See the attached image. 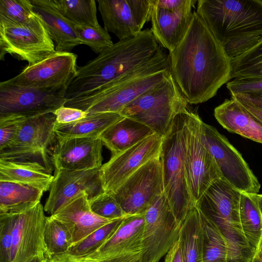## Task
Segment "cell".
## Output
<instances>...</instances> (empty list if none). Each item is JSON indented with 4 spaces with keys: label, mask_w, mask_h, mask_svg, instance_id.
Wrapping results in <instances>:
<instances>
[{
    "label": "cell",
    "mask_w": 262,
    "mask_h": 262,
    "mask_svg": "<svg viewBox=\"0 0 262 262\" xmlns=\"http://www.w3.org/2000/svg\"><path fill=\"white\" fill-rule=\"evenodd\" d=\"M53 178L38 161L0 160V181L31 186L44 192L50 189Z\"/></svg>",
    "instance_id": "484cf974"
},
{
    "label": "cell",
    "mask_w": 262,
    "mask_h": 262,
    "mask_svg": "<svg viewBox=\"0 0 262 262\" xmlns=\"http://www.w3.org/2000/svg\"><path fill=\"white\" fill-rule=\"evenodd\" d=\"M252 262H262V260L260 259L256 255H255Z\"/></svg>",
    "instance_id": "f5cc1de1"
},
{
    "label": "cell",
    "mask_w": 262,
    "mask_h": 262,
    "mask_svg": "<svg viewBox=\"0 0 262 262\" xmlns=\"http://www.w3.org/2000/svg\"><path fill=\"white\" fill-rule=\"evenodd\" d=\"M81 44L89 47L97 54L114 43L108 32L101 26L98 28L75 25Z\"/></svg>",
    "instance_id": "74e56055"
},
{
    "label": "cell",
    "mask_w": 262,
    "mask_h": 262,
    "mask_svg": "<svg viewBox=\"0 0 262 262\" xmlns=\"http://www.w3.org/2000/svg\"><path fill=\"white\" fill-rule=\"evenodd\" d=\"M56 51L54 42L38 15L35 19L28 24H18L0 16L1 60L9 54L31 66Z\"/></svg>",
    "instance_id": "ba28073f"
},
{
    "label": "cell",
    "mask_w": 262,
    "mask_h": 262,
    "mask_svg": "<svg viewBox=\"0 0 262 262\" xmlns=\"http://www.w3.org/2000/svg\"><path fill=\"white\" fill-rule=\"evenodd\" d=\"M205 144L214 158L222 178L242 192L258 193L260 185L239 151L213 126L203 121Z\"/></svg>",
    "instance_id": "7c38bea8"
},
{
    "label": "cell",
    "mask_w": 262,
    "mask_h": 262,
    "mask_svg": "<svg viewBox=\"0 0 262 262\" xmlns=\"http://www.w3.org/2000/svg\"><path fill=\"white\" fill-rule=\"evenodd\" d=\"M34 12L44 23L58 52H70L81 45L75 25L41 0H31Z\"/></svg>",
    "instance_id": "d4e9b609"
},
{
    "label": "cell",
    "mask_w": 262,
    "mask_h": 262,
    "mask_svg": "<svg viewBox=\"0 0 262 262\" xmlns=\"http://www.w3.org/2000/svg\"><path fill=\"white\" fill-rule=\"evenodd\" d=\"M44 240L47 259L54 255L66 252L73 245V236L66 226L52 215L46 216Z\"/></svg>",
    "instance_id": "d6a6232c"
},
{
    "label": "cell",
    "mask_w": 262,
    "mask_h": 262,
    "mask_svg": "<svg viewBox=\"0 0 262 262\" xmlns=\"http://www.w3.org/2000/svg\"><path fill=\"white\" fill-rule=\"evenodd\" d=\"M89 201L92 211L101 217L115 220L130 215L125 213L111 194L105 192L89 199Z\"/></svg>",
    "instance_id": "f35d334b"
},
{
    "label": "cell",
    "mask_w": 262,
    "mask_h": 262,
    "mask_svg": "<svg viewBox=\"0 0 262 262\" xmlns=\"http://www.w3.org/2000/svg\"><path fill=\"white\" fill-rule=\"evenodd\" d=\"M53 7L75 25L98 28L95 0H41Z\"/></svg>",
    "instance_id": "4dcf8cb0"
},
{
    "label": "cell",
    "mask_w": 262,
    "mask_h": 262,
    "mask_svg": "<svg viewBox=\"0 0 262 262\" xmlns=\"http://www.w3.org/2000/svg\"><path fill=\"white\" fill-rule=\"evenodd\" d=\"M103 145L98 138L56 139L51 150L53 166L56 170L100 169L102 165Z\"/></svg>",
    "instance_id": "d6986e66"
},
{
    "label": "cell",
    "mask_w": 262,
    "mask_h": 262,
    "mask_svg": "<svg viewBox=\"0 0 262 262\" xmlns=\"http://www.w3.org/2000/svg\"><path fill=\"white\" fill-rule=\"evenodd\" d=\"M195 11L231 59L262 41V0H199Z\"/></svg>",
    "instance_id": "7a4b0ae2"
},
{
    "label": "cell",
    "mask_w": 262,
    "mask_h": 262,
    "mask_svg": "<svg viewBox=\"0 0 262 262\" xmlns=\"http://www.w3.org/2000/svg\"><path fill=\"white\" fill-rule=\"evenodd\" d=\"M170 72V57L161 46L148 62L120 78L79 96L67 99L64 106L89 114L119 113L146 91L161 83Z\"/></svg>",
    "instance_id": "277c9868"
},
{
    "label": "cell",
    "mask_w": 262,
    "mask_h": 262,
    "mask_svg": "<svg viewBox=\"0 0 262 262\" xmlns=\"http://www.w3.org/2000/svg\"><path fill=\"white\" fill-rule=\"evenodd\" d=\"M193 0H153L157 6L170 11L184 8L192 3Z\"/></svg>",
    "instance_id": "f6af8a7d"
},
{
    "label": "cell",
    "mask_w": 262,
    "mask_h": 262,
    "mask_svg": "<svg viewBox=\"0 0 262 262\" xmlns=\"http://www.w3.org/2000/svg\"><path fill=\"white\" fill-rule=\"evenodd\" d=\"M239 218L243 233L256 253L262 238V215L253 193L241 191Z\"/></svg>",
    "instance_id": "1f68e13d"
},
{
    "label": "cell",
    "mask_w": 262,
    "mask_h": 262,
    "mask_svg": "<svg viewBox=\"0 0 262 262\" xmlns=\"http://www.w3.org/2000/svg\"><path fill=\"white\" fill-rule=\"evenodd\" d=\"M226 87L231 94L262 92V77L234 78Z\"/></svg>",
    "instance_id": "b9f144b4"
},
{
    "label": "cell",
    "mask_w": 262,
    "mask_h": 262,
    "mask_svg": "<svg viewBox=\"0 0 262 262\" xmlns=\"http://www.w3.org/2000/svg\"><path fill=\"white\" fill-rule=\"evenodd\" d=\"M197 2L193 0L190 5L175 11L160 8L153 3L150 30L159 44L168 50L169 53L185 36L192 21V9L195 8Z\"/></svg>",
    "instance_id": "44dd1931"
},
{
    "label": "cell",
    "mask_w": 262,
    "mask_h": 262,
    "mask_svg": "<svg viewBox=\"0 0 262 262\" xmlns=\"http://www.w3.org/2000/svg\"><path fill=\"white\" fill-rule=\"evenodd\" d=\"M124 218L114 220L101 227L81 241L73 245L66 252L75 256H84L93 252L113 235Z\"/></svg>",
    "instance_id": "d590c367"
},
{
    "label": "cell",
    "mask_w": 262,
    "mask_h": 262,
    "mask_svg": "<svg viewBox=\"0 0 262 262\" xmlns=\"http://www.w3.org/2000/svg\"><path fill=\"white\" fill-rule=\"evenodd\" d=\"M47 262H80L75 256L67 252L54 255L47 259Z\"/></svg>",
    "instance_id": "7dc6e473"
},
{
    "label": "cell",
    "mask_w": 262,
    "mask_h": 262,
    "mask_svg": "<svg viewBox=\"0 0 262 262\" xmlns=\"http://www.w3.org/2000/svg\"><path fill=\"white\" fill-rule=\"evenodd\" d=\"M44 210L39 203L25 212L13 214L11 262H27L36 256L46 257L47 249L44 240L46 216Z\"/></svg>",
    "instance_id": "e0dca14e"
},
{
    "label": "cell",
    "mask_w": 262,
    "mask_h": 262,
    "mask_svg": "<svg viewBox=\"0 0 262 262\" xmlns=\"http://www.w3.org/2000/svg\"><path fill=\"white\" fill-rule=\"evenodd\" d=\"M160 47L149 29L134 37L119 40L78 68L66 98L79 96L115 80L148 62Z\"/></svg>",
    "instance_id": "3957f363"
},
{
    "label": "cell",
    "mask_w": 262,
    "mask_h": 262,
    "mask_svg": "<svg viewBox=\"0 0 262 262\" xmlns=\"http://www.w3.org/2000/svg\"><path fill=\"white\" fill-rule=\"evenodd\" d=\"M255 255L262 260V238L256 250Z\"/></svg>",
    "instance_id": "816d5d0a"
},
{
    "label": "cell",
    "mask_w": 262,
    "mask_h": 262,
    "mask_svg": "<svg viewBox=\"0 0 262 262\" xmlns=\"http://www.w3.org/2000/svg\"><path fill=\"white\" fill-rule=\"evenodd\" d=\"M14 214H0V262H11Z\"/></svg>",
    "instance_id": "60d3db41"
},
{
    "label": "cell",
    "mask_w": 262,
    "mask_h": 262,
    "mask_svg": "<svg viewBox=\"0 0 262 262\" xmlns=\"http://www.w3.org/2000/svg\"><path fill=\"white\" fill-rule=\"evenodd\" d=\"M241 193L221 178L208 187L195 206L208 219L225 220L242 231L239 218Z\"/></svg>",
    "instance_id": "7402d4cb"
},
{
    "label": "cell",
    "mask_w": 262,
    "mask_h": 262,
    "mask_svg": "<svg viewBox=\"0 0 262 262\" xmlns=\"http://www.w3.org/2000/svg\"><path fill=\"white\" fill-rule=\"evenodd\" d=\"M144 213L124 217L113 235L80 262H142Z\"/></svg>",
    "instance_id": "5bb4252c"
},
{
    "label": "cell",
    "mask_w": 262,
    "mask_h": 262,
    "mask_svg": "<svg viewBox=\"0 0 262 262\" xmlns=\"http://www.w3.org/2000/svg\"><path fill=\"white\" fill-rule=\"evenodd\" d=\"M163 137L154 134L114 156L99 169L103 189L114 192L130 176L149 161L160 155Z\"/></svg>",
    "instance_id": "9a60e30c"
},
{
    "label": "cell",
    "mask_w": 262,
    "mask_h": 262,
    "mask_svg": "<svg viewBox=\"0 0 262 262\" xmlns=\"http://www.w3.org/2000/svg\"><path fill=\"white\" fill-rule=\"evenodd\" d=\"M104 28L123 40L134 37L150 20L152 0H97Z\"/></svg>",
    "instance_id": "2e32d148"
},
{
    "label": "cell",
    "mask_w": 262,
    "mask_h": 262,
    "mask_svg": "<svg viewBox=\"0 0 262 262\" xmlns=\"http://www.w3.org/2000/svg\"><path fill=\"white\" fill-rule=\"evenodd\" d=\"M178 239L183 262H203L204 225L197 206L190 210L183 221Z\"/></svg>",
    "instance_id": "83f0119b"
},
{
    "label": "cell",
    "mask_w": 262,
    "mask_h": 262,
    "mask_svg": "<svg viewBox=\"0 0 262 262\" xmlns=\"http://www.w3.org/2000/svg\"><path fill=\"white\" fill-rule=\"evenodd\" d=\"M51 215L62 222L70 231L74 245L114 220L101 217L94 213L85 191L77 195Z\"/></svg>",
    "instance_id": "603a6c76"
},
{
    "label": "cell",
    "mask_w": 262,
    "mask_h": 262,
    "mask_svg": "<svg viewBox=\"0 0 262 262\" xmlns=\"http://www.w3.org/2000/svg\"><path fill=\"white\" fill-rule=\"evenodd\" d=\"M239 102L249 104L262 112V92L231 94Z\"/></svg>",
    "instance_id": "ee69618b"
},
{
    "label": "cell",
    "mask_w": 262,
    "mask_h": 262,
    "mask_svg": "<svg viewBox=\"0 0 262 262\" xmlns=\"http://www.w3.org/2000/svg\"><path fill=\"white\" fill-rule=\"evenodd\" d=\"M214 116L228 132L262 143V122L231 97L216 106Z\"/></svg>",
    "instance_id": "cb8c5ba5"
},
{
    "label": "cell",
    "mask_w": 262,
    "mask_h": 262,
    "mask_svg": "<svg viewBox=\"0 0 262 262\" xmlns=\"http://www.w3.org/2000/svg\"><path fill=\"white\" fill-rule=\"evenodd\" d=\"M77 55L70 52L56 51L39 62L28 66L16 76L3 83L56 93L66 97L75 77Z\"/></svg>",
    "instance_id": "9c48e42d"
},
{
    "label": "cell",
    "mask_w": 262,
    "mask_h": 262,
    "mask_svg": "<svg viewBox=\"0 0 262 262\" xmlns=\"http://www.w3.org/2000/svg\"><path fill=\"white\" fill-rule=\"evenodd\" d=\"M30 116L18 114L0 115V151L11 144Z\"/></svg>",
    "instance_id": "ab89813d"
},
{
    "label": "cell",
    "mask_w": 262,
    "mask_h": 262,
    "mask_svg": "<svg viewBox=\"0 0 262 262\" xmlns=\"http://www.w3.org/2000/svg\"><path fill=\"white\" fill-rule=\"evenodd\" d=\"M47 258L46 256H36L31 258L27 262H47Z\"/></svg>",
    "instance_id": "f907efd6"
},
{
    "label": "cell",
    "mask_w": 262,
    "mask_h": 262,
    "mask_svg": "<svg viewBox=\"0 0 262 262\" xmlns=\"http://www.w3.org/2000/svg\"><path fill=\"white\" fill-rule=\"evenodd\" d=\"M124 118L119 113L89 114L77 121L61 124L55 122L54 130L57 139L98 137L108 127Z\"/></svg>",
    "instance_id": "f1b7e54d"
},
{
    "label": "cell",
    "mask_w": 262,
    "mask_h": 262,
    "mask_svg": "<svg viewBox=\"0 0 262 262\" xmlns=\"http://www.w3.org/2000/svg\"><path fill=\"white\" fill-rule=\"evenodd\" d=\"M201 213L204 225L203 262H227L224 238L215 224Z\"/></svg>",
    "instance_id": "836d02e7"
},
{
    "label": "cell",
    "mask_w": 262,
    "mask_h": 262,
    "mask_svg": "<svg viewBox=\"0 0 262 262\" xmlns=\"http://www.w3.org/2000/svg\"><path fill=\"white\" fill-rule=\"evenodd\" d=\"M178 223L164 192L144 212L142 262H159L178 241Z\"/></svg>",
    "instance_id": "8fae6325"
},
{
    "label": "cell",
    "mask_w": 262,
    "mask_h": 262,
    "mask_svg": "<svg viewBox=\"0 0 262 262\" xmlns=\"http://www.w3.org/2000/svg\"><path fill=\"white\" fill-rule=\"evenodd\" d=\"M0 16L18 24H28L37 15L31 0H0Z\"/></svg>",
    "instance_id": "8d00e7d4"
},
{
    "label": "cell",
    "mask_w": 262,
    "mask_h": 262,
    "mask_svg": "<svg viewBox=\"0 0 262 262\" xmlns=\"http://www.w3.org/2000/svg\"><path fill=\"white\" fill-rule=\"evenodd\" d=\"M188 104L169 72L161 83L136 98L120 114L146 125L164 137L176 116L188 110Z\"/></svg>",
    "instance_id": "5b68a950"
},
{
    "label": "cell",
    "mask_w": 262,
    "mask_h": 262,
    "mask_svg": "<svg viewBox=\"0 0 262 262\" xmlns=\"http://www.w3.org/2000/svg\"><path fill=\"white\" fill-rule=\"evenodd\" d=\"M49 190L44 210L51 215L83 191L87 193L89 199L104 192L99 169L77 171L55 169Z\"/></svg>",
    "instance_id": "ac0fdd59"
},
{
    "label": "cell",
    "mask_w": 262,
    "mask_h": 262,
    "mask_svg": "<svg viewBox=\"0 0 262 262\" xmlns=\"http://www.w3.org/2000/svg\"><path fill=\"white\" fill-rule=\"evenodd\" d=\"M43 191L22 184L0 181V214H18L40 203Z\"/></svg>",
    "instance_id": "f546056e"
},
{
    "label": "cell",
    "mask_w": 262,
    "mask_h": 262,
    "mask_svg": "<svg viewBox=\"0 0 262 262\" xmlns=\"http://www.w3.org/2000/svg\"><path fill=\"white\" fill-rule=\"evenodd\" d=\"M230 77H262V41L232 59Z\"/></svg>",
    "instance_id": "e575fe53"
},
{
    "label": "cell",
    "mask_w": 262,
    "mask_h": 262,
    "mask_svg": "<svg viewBox=\"0 0 262 262\" xmlns=\"http://www.w3.org/2000/svg\"><path fill=\"white\" fill-rule=\"evenodd\" d=\"M164 257L163 262H183L179 239Z\"/></svg>",
    "instance_id": "bcb514c9"
},
{
    "label": "cell",
    "mask_w": 262,
    "mask_h": 262,
    "mask_svg": "<svg viewBox=\"0 0 262 262\" xmlns=\"http://www.w3.org/2000/svg\"><path fill=\"white\" fill-rule=\"evenodd\" d=\"M154 134V132L146 125L124 117L105 129L98 138L111 151L112 156L128 149Z\"/></svg>",
    "instance_id": "4316f807"
},
{
    "label": "cell",
    "mask_w": 262,
    "mask_h": 262,
    "mask_svg": "<svg viewBox=\"0 0 262 262\" xmlns=\"http://www.w3.org/2000/svg\"><path fill=\"white\" fill-rule=\"evenodd\" d=\"M239 103H240L254 117L262 122V112L261 111L249 104L242 102Z\"/></svg>",
    "instance_id": "c3c4849f"
},
{
    "label": "cell",
    "mask_w": 262,
    "mask_h": 262,
    "mask_svg": "<svg viewBox=\"0 0 262 262\" xmlns=\"http://www.w3.org/2000/svg\"><path fill=\"white\" fill-rule=\"evenodd\" d=\"M56 117L53 113L30 116L11 144L0 151V160H33L39 158L51 173L52 163L49 146L54 143Z\"/></svg>",
    "instance_id": "30bf717a"
},
{
    "label": "cell",
    "mask_w": 262,
    "mask_h": 262,
    "mask_svg": "<svg viewBox=\"0 0 262 262\" xmlns=\"http://www.w3.org/2000/svg\"><path fill=\"white\" fill-rule=\"evenodd\" d=\"M67 100L56 93L0 83V115L53 113Z\"/></svg>",
    "instance_id": "ffe728a7"
},
{
    "label": "cell",
    "mask_w": 262,
    "mask_h": 262,
    "mask_svg": "<svg viewBox=\"0 0 262 262\" xmlns=\"http://www.w3.org/2000/svg\"><path fill=\"white\" fill-rule=\"evenodd\" d=\"M164 192L160 156L130 176L111 193L127 215L144 213L155 199Z\"/></svg>",
    "instance_id": "4fadbf2b"
},
{
    "label": "cell",
    "mask_w": 262,
    "mask_h": 262,
    "mask_svg": "<svg viewBox=\"0 0 262 262\" xmlns=\"http://www.w3.org/2000/svg\"><path fill=\"white\" fill-rule=\"evenodd\" d=\"M53 114L56 117V122L61 124L77 121L88 115V113L85 111L64 105L56 110Z\"/></svg>",
    "instance_id": "7bdbcfd3"
},
{
    "label": "cell",
    "mask_w": 262,
    "mask_h": 262,
    "mask_svg": "<svg viewBox=\"0 0 262 262\" xmlns=\"http://www.w3.org/2000/svg\"><path fill=\"white\" fill-rule=\"evenodd\" d=\"M169 54L170 72L189 104L208 101L231 79L232 59L195 11L184 38Z\"/></svg>",
    "instance_id": "6da1fadb"
},
{
    "label": "cell",
    "mask_w": 262,
    "mask_h": 262,
    "mask_svg": "<svg viewBox=\"0 0 262 262\" xmlns=\"http://www.w3.org/2000/svg\"><path fill=\"white\" fill-rule=\"evenodd\" d=\"M253 195L257 202L258 207L262 215V194L253 193Z\"/></svg>",
    "instance_id": "681fc988"
},
{
    "label": "cell",
    "mask_w": 262,
    "mask_h": 262,
    "mask_svg": "<svg viewBox=\"0 0 262 262\" xmlns=\"http://www.w3.org/2000/svg\"><path fill=\"white\" fill-rule=\"evenodd\" d=\"M202 122L196 113L189 109L185 112L182 129L184 163L188 186L195 206L208 187L222 178L205 144Z\"/></svg>",
    "instance_id": "52a82bcc"
},
{
    "label": "cell",
    "mask_w": 262,
    "mask_h": 262,
    "mask_svg": "<svg viewBox=\"0 0 262 262\" xmlns=\"http://www.w3.org/2000/svg\"><path fill=\"white\" fill-rule=\"evenodd\" d=\"M185 111L176 116L163 137L160 155L164 192L180 224L195 206L188 186L184 163L182 129Z\"/></svg>",
    "instance_id": "8992f818"
}]
</instances>
